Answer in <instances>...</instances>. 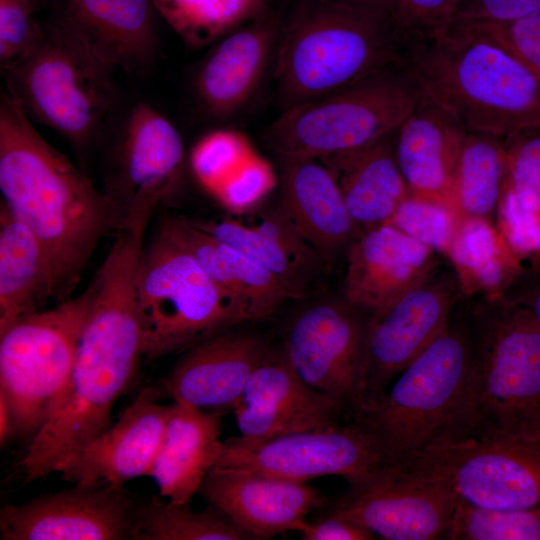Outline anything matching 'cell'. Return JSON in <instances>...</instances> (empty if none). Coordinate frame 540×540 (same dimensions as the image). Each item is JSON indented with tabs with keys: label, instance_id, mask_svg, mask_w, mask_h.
Returning a JSON list of instances; mask_svg holds the SVG:
<instances>
[{
	"label": "cell",
	"instance_id": "obj_1",
	"mask_svg": "<svg viewBox=\"0 0 540 540\" xmlns=\"http://www.w3.org/2000/svg\"><path fill=\"white\" fill-rule=\"evenodd\" d=\"M0 190L1 202L41 243L62 301L98 243L116 233L129 212L38 133L9 91L0 104Z\"/></svg>",
	"mask_w": 540,
	"mask_h": 540
},
{
	"label": "cell",
	"instance_id": "obj_2",
	"mask_svg": "<svg viewBox=\"0 0 540 540\" xmlns=\"http://www.w3.org/2000/svg\"><path fill=\"white\" fill-rule=\"evenodd\" d=\"M143 335L132 276L97 279L67 387L19 463L24 483L55 472L68 455L104 432L117 400L138 377Z\"/></svg>",
	"mask_w": 540,
	"mask_h": 540
},
{
	"label": "cell",
	"instance_id": "obj_3",
	"mask_svg": "<svg viewBox=\"0 0 540 540\" xmlns=\"http://www.w3.org/2000/svg\"><path fill=\"white\" fill-rule=\"evenodd\" d=\"M466 301L468 369L453 410L431 446L540 440L539 325L528 310L503 296Z\"/></svg>",
	"mask_w": 540,
	"mask_h": 540
},
{
	"label": "cell",
	"instance_id": "obj_4",
	"mask_svg": "<svg viewBox=\"0 0 540 540\" xmlns=\"http://www.w3.org/2000/svg\"><path fill=\"white\" fill-rule=\"evenodd\" d=\"M423 92L468 132L540 129V76L471 26L450 27L404 53Z\"/></svg>",
	"mask_w": 540,
	"mask_h": 540
},
{
	"label": "cell",
	"instance_id": "obj_5",
	"mask_svg": "<svg viewBox=\"0 0 540 540\" xmlns=\"http://www.w3.org/2000/svg\"><path fill=\"white\" fill-rule=\"evenodd\" d=\"M275 78L286 109L349 87L401 60L392 18L329 0H300L281 20Z\"/></svg>",
	"mask_w": 540,
	"mask_h": 540
},
{
	"label": "cell",
	"instance_id": "obj_6",
	"mask_svg": "<svg viewBox=\"0 0 540 540\" xmlns=\"http://www.w3.org/2000/svg\"><path fill=\"white\" fill-rule=\"evenodd\" d=\"M469 359L464 299L444 331L400 373L390 390L348 420L384 466L403 469L434 443L459 397Z\"/></svg>",
	"mask_w": 540,
	"mask_h": 540
},
{
	"label": "cell",
	"instance_id": "obj_7",
	"mask_svg": "<svg viewBox=\"0 0 540 540\" xmlns=\"http://www.w3.org/2000/svg\"><path fill=\"white\" fill-rule=\"evenodd\" d=\"M424 95L403 56L349 87L285 109L265 137L284 160H320L396 132Z\"/></svg>",
	"mask_w": 540,
	"mask_h": 540
},
{
	"label": "cell",
	"instance_id": "obj_8",
	"mask_svg": "<svg viewBox=\"0 0 540 540\" xmlns=\"http://www.w3.org/2000/svg\"><path fill=\"white\" fill-rule=\"evenodd\" d=\"M136 298L147 361L185 351L248 321L195 258L160 231L144 247Z\"/></svg>",
	"mask_w": 540,
	"mask_h": 540
},
{
	"label": "cell",
	"instance_id": "obj_9",
	"mask_svg": "<svg viewBox=\"0 0 540 540\" xmlns=\"http://www.w3.org/2000/svg\"><path fill=\"white\" fill-rule=\"evenodd\" d=\"M93 300V287L49 310L25 315L0 331V395L15 435L33 437L62 397Z\"/></svg>",
	"mask_w": 540,
	"mask_h": 540
},
{
	"label": "cell",
	"instance_id": "obj_10",
	"mask_svg": "<svg viewBox=\"0 0 540 540\" xmlns=\"http://www.w3.org/2000/svg\"><path fill=\"white\" fill-rule=\"evenodd\" d=\"M111 71L55 21L36 50L4 75L27 115L83 148L111 108Z\"/></svg>",
	"mask_w": 540,
	"mask_h": 540
},
{
	"label": "cell",
	"instance_id": "obj_11",
	"mask_svg": "<svg viewBox=\"0 0 540 540\" xmlns=\"http://www.w3.org/2000/svg\"><path fill=\"white\" fill-rule=\"evenodd\" d=\"M464 299L448 262L368 313L353 416L380 400L390 381L444 331Z\"/></svg>",
	"mask_w": 540,
	"mask_h": 540
},
{
	"label": "cell",
	"instance_id": "obj_12",
	"mask_svg": "<svg viewBox=\"0 0 540 540\" xmlns=\"http://www.w3.org/2000/svg\"><path fill=\"white\" fill-rule=\"evenodd\" d=\"M403 469L446 482L458 498L495 510L540 507V440L501 438L431 446Z\"/></svg>",
	"mask_w": 540,
	"mask_h": 540
},
{
	"label": "cell",
	"instance_id": "obj_13",
	"mask_svg": "<svg viewBox=\"0 0 540 540\" xmlns=\"http://www.w3.org/2000/svg\"><path fill=\"white\" fill-rule=\"evenodd\" d=\"M458 500L439 478L383 466L350 482L327 514L387 540L448 539Z\"/></svg>",
	"mask_w": 540,
	"mask_h": 540
},
{
	"label": "cell",
	"instance_id": "obj_14",
	"mask_svg": "<svg viewBox=\"0 0 540 540\" xmlns=\"http://www.w3.org/2000/svg\"><path fill=\"white\" fill-rule=\"evenodd\" d=\"M383 463L350 421L250 441L230 437L215 467L255 471L296 482L336 475L353 482Z\"/></svg>",
	"mask_w": 540,
	"mask_h": 540
},
{
	"label": "cell",
	"instance_id": "obj_15",
	"mask_svg": "<svg viewBox=\"0 0 540 540\" xmlns=\"http://www.w3.org/2000/svg\"><path fill=\"white\" fill-rule=\"evenodd\" d=\"M137 502L124 487L74 484L0 511L1 540L133 539Z\"/></svg>",
	"mask_w": 540,
	"mask_h": 540
},
{
	"label": "cell",
	"instance_id": "obj_16",
	"mask_svg": "<svg viewBox=\"0 0 540 540\" xmlns=\"http://www.w3.org/2000/svg\"><path fill=\"white\" fill-rule=\"evenodd\" d=\"M345 300L315 303L289 325L284 353L301 379L353 416L366 318Z\"/></svg>",
	"mask_w": 540,
	"mask_h": 540
},
{
	"label": "cell",
	"instance_id": "obj_17",
	"mask_svg": "<svg viewBox=\"0 0 540 540\" xmlns=\"http://www.w3.org/2000/svg\"><path fill=\"white\" fill-rule=\"evenodd\" d=\"M160 396L156 387L143 388L115 424L65 457L55 472L73 484L116 487L149 476L171 410Z\"/></svg>",
	"mask_w": 540,
	"mask_h": 540
},
{
	"label": "cell",
	"instance_id": "obj_18",
	"mask_svg": "<svg viewBox=\"0 0 540 540\" xmlns=\"http://www.w3.org/2000/svg\"><path fill=\"white\" fill-rule=\"evenodd\" d=\"M233 412L239 436L250 441L347 419L334 399L301 379L283 348L271 346L250 375Z\"/></svg>",
	"mask_w": 540,
	"mask_h": 540
},
{
	"label": "cell",
	"instance_id": "obj_19",
	"mask_svg": "<svg viewBox=\"0 0 540 540\" xmlns=\"http://www.w3.org/2000/svg\"><path fill=\"white\" fill-rule=\"evenodd\" d=\"M191 221L268 270L290 299L316 290L325 278L328 260L299 235L281 208Z\"/></svg>",
	"mask_w": 540,
	"mask_h": 540
},
{
	"label": "cell",
	"instance_id": "obj_20",
	"mask_svg": "<svg viewBox=\"0 0 540 540\" xmlns=\"http://www.w3.org/2000/svg\"><path fill=\"white\" fill-rule=\"evenodd\" d=\"M269 346L260 334L230 328L185 350L158 389L204 411H233Z\"/></svg>",
	"mask_w": 540,
	"mask_h": 540
},
{
	"label": "cell",
	"instance_id": "obj_21",
	"mask_svg": "<svg viewBox=\"0 0 540 540\" xmlns=\"http://www.w3.org/2000/svg\"><path fill=\"white\" fill-rule=\"evenodd\" d=\"M198 494L253 540L295 531L310 512L325 504L321 492L307 482L232 468L214 467Z\"/></svg>",
	"mask_w": 540,
	"mask_h": 540
},
{
	"label": "cell",
	"instance_id": "obj_22",
	"mask_svg": "<svg viewBox=\"0 0 540 540\" xmlns=\"http://www.w3.org/2000/svg\"><path fill=\"white\" fill-rule=\"evenodd\" d=\"M442 257L390 224L361 231L347 248L344 300L370 313L438 269Z\"/></svg>",
	"mask_w": 540,
	"mask_h": 540
},
{
	"label": "cell",
	"instance_id": "obj_23",
	"mask_svg": "<svg viewBox=\"0 0 540 540\" xmlns=\"http://www.w3.org/2000/svg\"><path fill=\"white\" fill-rule=\"evenodd\" d=\"M152 0H61L59 22L102 64L135 73L155 52Z\"/></svg>",
	"mask_w": 540,
	"mask_h": 540
},
{
	"label": "cell",
	"instance_id": "obj_24",
	"mask_svg": "<svg viewBox=\"0 0 540 540\" xmlns=\"http://www.w3.org/2000/svg\"><path fill=\"white\" fill-rule=\"evenodd\" d=\"M467 134L451 113L424 95L395 137L396 160L409 194L450 206Z\"/></svg>",
	"mask_w": 540,
	"mask_h": 540
},
{
	"label": "cell",
	"instance_id": "obj_25",
	"mask_svg": "<svg viewBox=\"0 0 540 540\" xmlns=\"http://www.w3.org/2000/svg\"><path fill=\"white\" fill-rule=\"evenodd\" d=\"M280 23L268 11L222 37L196 80L198 98L209 114L228 116L251 97L277 44Z\"/></svg>",
	"mask_w": 540,
	"mask_h": 540
},
{
	"label": "cell",
	"instance_id": "obj_26",
	"mask_svg": "<svg viewBox=\"0 0 540 540\" xmlns=\"http://www.w3.org/2000/svg\"><path fill=\"white\" fill-rule=\"evenodd\" d=\"M158 231L186 249L211 280L238 303L248 321L268 318L290 300L268 270L202 231L190 219L167 216Z\"/></svg>",
	"mask_w": 540,
	"mask_h": 540
},
{
	"label": "cell",
	"instance_id": "obj_27",
	"mask_svg": "<svg viewBox=\"0 0 540 540\" xmlns=\"http://www.w3.org/2000/svg\"><path fill=\"white\" fill-rule=\"evenodd\" d=\"M281 178V210L327 260L359 234L330 170L316 159H289Z\"/></svg>",
	"mask_w": 540,
	"mask_h": 540
},
{
	"label": "cell",
	"instance_id": "obj_28",
	"mask_svg": "<svg viewBox=\"0 0 540 540\" xmlns=\"http://www.w3.org/2000/svg\"><path fill=\"white\" fill-rule=\"evenodd\" d=\"M223 413L171 403L164 435L150 475L160 495L173 503L190 502L216 466L223 448Z\"/></svg>",
	"mask_w": 540,
	"mask_h": 540
},
{
	"label": "cell",
	"instance_id": "obj_29",
	"mask_svg": "<svg viewBox=\"0 0 540 540\" xmlns=\"http://www.w3.org/2000/svg\"><path fill=\"white\" fill-rule=\"evenodd\" d=\"M396 132L319 160L334 176L359 232L387 224L409 195L396 160Z\"/></svg>",
	"mask_w": 540,
	"mask_h": 540
},
{
	"label": "cell",
	"instance_id": "obj_30",
	"mask_svg": "<svg viewBox=\"0 0 540 540\" xmlns=\"http://www.w3.org/2000/svg\"><path fill=\"white\" fill-rule=\"evenodd\" d=\"M121 154L123 203L136 195L172 190L183 161L184 147L176 127L145 103L129 116Z\"/></svg>",
	"mask_w": 540,
	"mask_h": 540
},
{
	"label": "cell",
	"instance_id": "obj_31",
	"mask_svg": "<svg viewBox=\"0 0 540 540\" xmlns=\"http://www.w3.org/2000/svg\"><path fill=\"white\" fill-rule=\"evenodd\" d=\"M55 297L52 270L34 233L1 202L0 331Z\"/></svg>",
	"mask_w": 540,
	"mask_h": 540
},
{
	"label": "cell",
	"instance_id": "obj_32",
	"mask_svg": "<svg viewBox=\"0 0 540 540\" xmlns=\"http://www.w3.org/2000/svg\"><path fill=\"white\" fill-rule=\"evenodd\" d=\"M446 259L465 299L502 296L523 266L496 223L482 219L459 223Z\"/></svg>",
	"mask_w": 540,
	"mask_h": 540
},
{
	"label": "cell",
	"instance_id": "obj_33",
	"mask_svg": "<svg viewBox=\"0 0 540 540\" xmlns=\"http://www.w3.org/2000/svg\"><path fill=\"white\" fill-rule=\"evenodd\" d=\"M506 174L504 137L468 132L450 196L459 223L469 219L495 222Z\"/></svg>",
	"mask_w": 540,
	"mask_h": 540
},
{
	"label": "cell",
	"instance_id": "obj_34",
	"mask_svg": "<svg viewBox=\"0 0 540 540\" xmlns=\"http://www.w3.org/2000/svg\"><path fill=\"white\" fill-rule=\"evenodd\" d=\"M132 540H253L213 505L194 510L185 503L151 497L137 503Z\"/></svg>",
	"mask_w": 540,
	"mask_h": 540
},
{
	"label": "cell",
	"instance_id": "obj_35",
	"mask_svg": "<svg viewBox=\"0 0 540 540\" xmlns=\"http://www.w3.org/2000/svg\"><path fill=\"white\" fill-rule=\"evenodd\" d=\"M189 46L200 48L269 11V0H152Z\"/></svg>",
	"mask_w": 540,
	"mask_h": 540
},
{
	"label": "cell",
	"instance_id": "obj_36",
	"mask_svg": "<svg viewBox=\"0 0 540 540\" xmlns=\"http://www.w3.org/2000/svg\"><path fill=\"white\" fill-rule=\"evenodd\" d=\"M504 139L507 174L496 214L540 234V129Z\"/></svg>",
	"mask_w": 540,
	"mask_h": 540
},
{
	"label": "cell",
	"instance_id": "obj_37",
	"mask_svg": "<svg viewBox=\"0 0 540 540\" xmlns=\"http://www.w3.org/2000/svg\"><path fill=\"white\" fill-rule=\"evenodd\" d=\"M448 540H540V507L495 510L459 499Z\"/></svg>",
	"mask_w": 540,
	"mask_h": 540
},
{
	"label": "cell",
	"instance_id": "obj_38",
	"mask_svg": "<svg viewBox=\"0 0 540 540\" xmlns=\"http://www.w3.org/2000/svg\"><path fill=\"white\" fill-rule=\"evenodd\" d=\"M387 224L446 258L459 220L449 205L409 194Z\"/></svg>",
	"mask_w": 540,
	"mask_h": 540
},
{
	"label": "cell",
	"instance_id": "obj_39",
	"mask_svg": "<svg viewBox=\"0 0 540 540\" xmlns=\"http://www.w3.org/2000/svg\"><path fill=\"white\" fill-rule=\"evenodd\" d=\"M40 0H0V67L4 72L28 58L42 42L46 28L36 18Z\"/></svg>",
	"mask_w": 540,
	"mask_h": 540
},
{
	"label": "cell",
	"instance_id": "obj_40",
	"mask_svg": "<svg viewBox=\"0 0 540 540\" xmlns=\"http://www.w3.org/2000/svg\"><path fill=\"white\" fill-rule=\"evenodd\" d=\"M253 153L243 135L218 130L200 139L191 154L198 180L212 192Z\"/></svg>",
	"mask_w": 540,
	"mask_h": 540
},
{
	"label": "cell",
	"instance_id": "obj_41",
	"mask_svg": "<svg viewBox=\"0 0 540 540\" xmlns=\"http://www.w3.org/2000/svg\"><path fill=\"white\" fill-rule=\"evenodd\" d=\"M457 6L458 0H393L392 20L404 53L445 32Z\"/></svg>",
	"mask_w": 540,
	"mask_h": 540
},
{
	"label": "cell",
	"instance_id": "obj_42",
	"mask_svg": "<svg viewBox=\"0 0 540 540\" xmlns=\"http://www.w3.org/2000/svg\"><path fill=\"white\" fill-rule=\"evenodd\" d=\"M271 166L251 155L213 193L233 213L253 209L275 186Z\"/></svg>",
	"mask_w": 540,
	"mask_h": 540
},
{
	"label": "cell",
	"instance_id": "obj_43",
	"mask_svg": "<svg viewBox=\"0 0 540 540\" xmlns=\"http://www.w3.org/2000/svg\"><path fill=\"white\" fill-rule=\"evenodd\" d=\"M461 23L504 47L540 76V9L507 22Z\"/></svg>",
	"mask_w": 540,
	"mask_h": 540
},
{
	"label": "cell",
	"instance_id": "obj_44",
	"mask_svg": "<svg viewBox=\"0 0 540 540\" xmlns=\"http://www.w3.org/2000/svg\"><path fill=\"white\" fill-rule=\"evenodd\" d=\"M540 9V0H458L454 21L507 22Z\"/></svg>",
	"mask_w": 540,
	"mask_h": 540
},
{
	"label": "cell",
	"instance_id": "obj_45",
	"mask_svg": "<svg viewBox=\"0 0 540 540\" xmlns=\"http://www.w3.org/2000/svg\"><path fill=\"white\" fill-rule=\"evenodd\" d=\"M502 296L528 310L540 327V254L523 263Z\"/></svg>",
	"mask_w": 540,
	"mask_h": 540
},
{
	"label": "cell",
	"instance_id": "obj_46",
	"mask_svg": "<svg viewBox=\"0 0 540 540\" xmlns=\"http://www.w3.org/2000/svg\"><path fill=\"white\" fill-rule=\"evenodd\" d=\"M295 531L303 540H370L376 536L368 529L342 517L326 514L316 522L301 521Z\"/></svg>",
	"mask_w": 540,
	"mask_h": 540
},
{
	"label": "cell",
	"instance_id": "obj_47",
	"mask_svg": "<svg viewBox=\"0 0 540 540\" xmlns=\"http://www.w3.org/2000/svg\"><path fill=\"white\" fill-rule=\"evenodd\" d=\"M369 10L392 18L393 0H329ZM393 21V20H392Z\"/></svg>",
	"mask_w": 540,
	"mask_h": 540
},
{
	"label": "cell",
	"instance_id": "obj_48",
	"mask_svg": "<svg viewBox=\"0 0 540 540\" xmlns=\"http://www.w3.org/2000/svg\"><path fill=\"white\" fill-rule=\"evenodd\" d=\"M15 435L12 413L3 396L0 395V443L1 446Z\"/></svg>",
	"mask_w": 540,
	"mask_h": 540
}]
</instances>
